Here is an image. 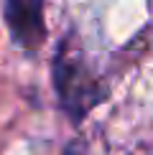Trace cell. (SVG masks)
<instances>
[{"mask_svg": "<svg viewBox=\"0 0 153 155\" xmlns=\"http://www.w3.org/2000/svg\"><path fill=\"white\" fill-rule=\"evenodd\" d=\"M64 155H82V150H79L76 145H69V147H66V153H64Z\"/></svg>", "mask_w": 153, "mask_h": 155, "instance_id": "cell-3", "label": "cell"}, {"mask_svg": "<svg viewBox=\"0 0 153 155\" xmlns=\"http://www.w3.org/2000/svg\"><path fill=\"white\" fill-rule=\"evenodd\" d=\"M54 84L56 94L61 99L64 112L74 122H79L97 102L105 97L100 79L89 71V64L82 59V51L72 46V41H64L54 61Z\"/></svg>", "mask_w": 153, "mask_h": 155, "instance_id": "cell-1", "label": "cell"}, {"mask_svg": "<svg viewBox=\"0 0 153 155\" xmlns=\"http://www.w3.org/2000/svg\"><path fill=\"white\" fill-rule=\"evenodd\" d=\"M5 21L18 46H23L25 51L41 48L46 38L43 0H5Z\"/></svg>", "mask_w": 153, "mask_h": 155, "instance_id": "cell-2", "label": "cell"}]
</instances>
